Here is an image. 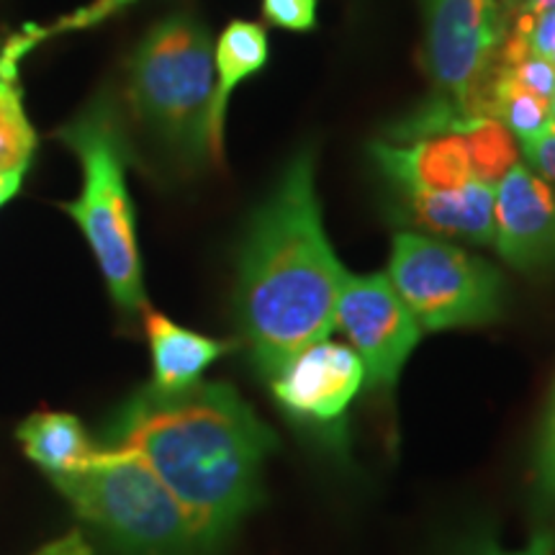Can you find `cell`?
<instances>
[{"instance_id": "cell-1", "label": "cell", "mask_w": 555, "mask_h": 555, "mask_svg": "<svg viewBox=\"0 0 555 555\" xmlns=\"http://www.w3.org/2000/svg\"><path fill=\"white\" fill-rule=\"evenodd\" d=\"M106 448L129 450L183 504L206 551L258 504L275 437L229 384L183 391L144 386L108 422Z\"/></svg>"}, {"instance_id": "cell-2", "label": "cell", "mask_w": 555, "mask_h": 555, "mask_svg": "<svg viewBox=\"0 0 555 555\" xmlns=\"http://www.w3.org/2000/svg\"><path fill=\"white\" fill-rule=\"evenodd\" d=\"M345 278L324 232L314 152L304 150L253 214L240 245L237 314L262 378H275L304 347L332 335Z\"/></svg>"}, {"instance_id": "cell-3", "label": "cell", "mask_w": 555, "mask_h": 555, "mask_svg": "<svg viewBox=\"0 0 555 555\" xmlns=\"http://www.w3.org/2000/svg\"><path fill=\"white\" fill-rule=\"evenodd\" d=\"M57 139L73 150L82 170L80 196L60 208L80 227L116 307L124 314L147 311L137 217L127 185L131 144L119 103L111 93L95 95L73 121L57 129Z\"/></svg>"}, {"instance_id": "cell-4", "label": "cell", "mask_w": 555, "mask_h": 555, "mask_svg": "<svg viewBox=\"0 0 555 555\" xmlns=\"http://www.w3.org/2000/svg\"><path fill=\"white\" fill-rule=\"evenodd\" d=\"M214 82L211 34L198 18L170 16L152 26L129 57V108L185 165L206 163Z\"/></svg>"}, {"instance_id": "cell-5", "label": "cell", "mask_w": 555, "mask_h": 555, "mask_svg": "<svg viewBox=\"0 0 555 555\" xmlns=\"http://www.w3.org/2000/svg\"><path fill=\"white\" fill-rule=\"evenodd\" d=\"M52 481L75 512L124 555H193L206 551L183 504L142 457L99 448Z\"/></svg>"}, {"instance_id": "cell-6", "label": "cell", "mask_w": 555, "mask_h": 555, "mask_svg": "<svg viewBox=\"0 0 555 555\" xmlns=\"http://www.w3.org/2000/svg\"><path fill=\"white\" fill-rule=\"evenodd\" d=\"M386 275L422 332L481 327L502 317V273L433 234H393Z\"/></svg>"}, {"instance_id": "cell-7", "label": "cell", "mask_w": 555, "mask_h": 555, "mask_svg": "<svg viewBox=\"0 0 555 555\" xmlns=\"http://www.w3.org/2000/svg\"><path fill=\"white\" fill-rule=\"evenodd\" d=\"M335 330L345 332L363 360L371 388H391L420 345L422 327L404 307L386 273H347L335 309Z\"/></svg>"}, {"instance_id": "cell-8", "label": "cell", "mask_w": 555, "mask_h": 555, "mask_svg": "<svg viewBox=\"0 0 555 555\" xmlns=\"http://www.w3.org/2000/svg\"><path fill=\"white\" fill-rule=\"evenodd\" d=\"M425 65L435 86L461 103L496 60L509 21L499 0H422Z\"/></svg>"}, {"instance_id": "cell-9", "label": "cell", "mask_w": 555, "mask_h": 555, "mask_svg": "<svg viewBox=\"0 0 555 555\" xmlns=\"http://www.w3.org/2000/svg\"><path fill=\"white\" fill-rule=\"evenodd\" d=\"M365 384L363 360L350 345L319 339L270 378L273 397L298 422L332 429Z\"/></svg>"}, {"instance_id": "cell-10", "label": "cell", "mask_w": 555, "mask_h": 555, "mask_svg": "<svg viewBox=\"0 0 555 555\" xmlns=\"http://www.w3.org/2000/svg\"><path fill=\"white\" fill-rule=\"evenodd\" d=\"M491 245L522 273L555 268V185L527 163H517L496 183Z\"/></svg>"}, {"instance_id": "cell-11", "label": "cell", "mask_w": 555, "mask_h": 555, "mask_svg": "<svg viewBox=\"0 0 555 555\" xmlns=\"http://www.w3.org/2000/svg\"><path fill=\"white\" fill-rule=\"evenodd\" d=\"M371 157L397 193L448 191L474 180L466 142L457 134H429L409 142L378 139Z\"/></svg>"}, {"instance_id": "cell-12", "label": "cell", "mask_w": 555, "mask_h": 555, "mask_svg": "<svg viewBox=\"0 0 555 555\" xmlns=\"http://www.w3.org/2000/svg\"><path fill=\"white\" fill-rule=\"evenodd\" d=\"M494 191L496 185L468 180L448 191L399 193V217L435 237L463 240L470 245L494 242Z\"/></svg>"}, {"instance_id": "cell-13", "label": "cell", "mask_w": 555, "mask_h": 555, "mask_svg": "<svg viewBox=\"0 0 555 555\" xmlns=\"http://www.w3.org/2000/svg\"><path fill=\"white\" fill-rule=\"evenodd\" d=\"M268 31L255 21L237 18L219 34L217 44H214L217 82H214L211 108H208V155H211V163H221V152H224L229 99L242 82L258 75L268 65Z\"/></svg>"}, {"instance_id": "cell-14", "label": "cell", "mask_w": 555, "mask_h": 555, "mask_svg": "<svg viewBox=\"0 0 555 555\" xmlns=\"http://www.w3.org/2000/svg\"><path fill=\"white\" fill-rule=\"evenodd\" d=\"M144 332L155 367L150 386L157 391H183L196 386L206 367L232 350L229 343L180 327L172 319L150 309L144 311Z\"/></svg>"}, {"instance_id": "cell-15", "label": "cell", "mask_w": 555, "mask_h": 555, "mask_svg": "<svg viewBox=\"0 0 555 555\" xmlns=\"http://www.w3.org/2000/svg\"><path fill=\"white\" fill-rule=\"evenodd\" d=\"M18 440L26 455L50 476L78 468L99 450L90 442L78 416L62 412H39L29 416L18 427Z\"/></svg>"}, {"instance_id": "cell-16", "label": "cell", "mask_w": 555, "mask_h": 555, "mask_svg": "<svg viewBox=\"0 0 555 555\" xmlns=\"http://www.w3.org/2000/svg\"><path fill=\"white\" fill-rule=\"evenodd\" d=\"M37 142L16 75L0 73V176L29 168Z\"/></svg>"}, {"instance_id": "cell-17", "label": "cell", "mask_w": 555, "mask_h": 555, "mask_svg": "<svg viewBox=\"0 0 555 555\" xmlns=\"http://www.w3.org/2000/svg\"><path fill=\"white\" fill-rule=\"evenodd\" d=\"M535 483L538 494L545 506L555 512V384L547 399V409L543 416V427H540L538 455H535Z\"/></svg>"}, {"instance_id": "cell-18", "label": "cell", "mask_w": 555, "mask_h": 555, "mask_svg": "<svg viewBox=\"0 0 555 555\" xmlns=\"http://www.w3.org/2000/svg\"><path fill=\"white\" fill-rule=\"evenodd\" d=\"M506 34L522 39L527 50L547 60L555 67V9H547L532 18L509 21Z\"/></svg>"}, {"instance_id": "cell-19", "label": "cell", "mask_w": 555, "mask_h": 555, "mask_svg": "<svg viewBox=\"0 0 555 555\" xmlns=\"http://www.w3.org/2000/svg\"><path fill=\"white\" fill-rule=\"evenodd\" d=\"M319 0H262V18L286 31L317 29Z\"/></svg>"}, {"instance_id": "cell-20", "label": "cell", "mask_w": 555, "mask_h": 555, "mask_svg": "<svg viewBox=\"0 0 555 555\" xmlns=\"http://www.w3.org/2000/svg\"><path fill=\"white\" fill-rule=\"evenodd\" d=\"M129 3H134V0H95V3H90L88 9L78 11V13H75V16L62 18L60 24H54V26H52V29L39 31L37 37H31L29 41H24L26 50H29V44H37L41 34H54V31H62V29H86V26H90V24H99V21L108 18V16H114L116 11L127 9Z\"/></svg>"}, {"instance_id": "cell-21", "label": "cell", "mask_w": 555, "mask_h": 555, "mask_svg": "<svg viewBox=\"0 0 555 555\" xmlns=\"http://www.w3.org/2000/svg\"><path fill=\"white\" fill-rule=\"evenodd\" d=\"M522 155L540 178L555 185V121L540 137L522 142Z\"/></svg>"}, {"instance_id": "cell-22", "label": "cell", "mask_w": 555, "mask_h": 555, "mask_svg": "<svg viewBox=\"0 0 555 555\" xmlns=\"http://www.w3.org/2000/svg\"><path fill=\"white\" fill-rule=\"evenodd\" d=\"M463 555H555V535L551 530H540L522 551H506L494 540H476L468 545V551H463Z\"/></svg>"}, {"instance_id": "cell-23", "label": "cell", "mask_w": 555, "mask_h": 555, "mask_svg": "<svg viewBox=\"0 0 555 555\" xmlns=\"http://www.w3.org/2000/svg\"><path fill=\"white\" fill-rule=\"evenodd\" d=\"M37 555H90L88 545L82 543V538L78 532H73V535L57 540V543L47 545L44 551H39Z\"/></svg>"}, {"instance_id": "cell-24", "label": "cell", "mask_w": 555, "mask_h": 555, "mask_svg": "<svg viewBox=\"0 0 555 555\" xmlns=\"http://www.w3.org/2000/svg\"><path fill=\"white\" fill-rule=\"evenodd\" d=\"M24 172L26 170H13L0 176V206L9 204V201L21 191V185H24Z\"/></svg>"}, {"instance_id": "cell-25", "label": "cell", "mask_w": 555, "mask_h": 555, "mask_svg": "<svg viewBox=\"0 0 555 555\" xmlns=\"http://www.w3.org/2000/svg\"><path fill=\"white\" fill-rule=\"evenodd\" d=\"M547 9H555V0H527L525 9L517 13V16H512L509 21H517V18H532L538 16V13H543Z\"/></svg>"}, {"instance_id": "cell-26", "label": "cell", "mask_w": 555, "mask_h": 555, "mask_svg": "<svg viewBox=\"0 0 555 555\" xmlns=\"http://www.w3.org/2000/svg\"><path fill=\"white\" fill-rule=\"evenodd\" d=\"M499 3H502V9H504V16H506V21H509L512 16H517V13L525 9V3H527V0H499Z\"/></svg>"}, {"instance_id": "cell-27", "label": "cell", "mask_w": 555, "mask_h": 555, "mask_svg": "<svg viewBox=\"0 0 555 555\" xmlns=\"http://www.w3.org/2000/svg\"><path fill=\"white\" fill-rule=\"evenodd\" d=\"M553 121H555V99H553Z\"/></svg>"}]
</instances>
